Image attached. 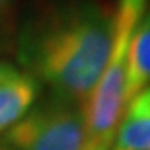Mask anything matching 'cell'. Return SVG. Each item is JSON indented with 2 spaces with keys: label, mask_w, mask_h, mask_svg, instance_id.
Masks as SVG:
<instances>
[{
  "label": "cell",
  "mask_w": 150,
  "mask_h": 150,
  "mask_svg": "<svg viewBox=\"0 0 150 150\" xmlns=\"http://www.w3.org/2000/svg\"><path fill=\"white\" fill-rule=\"evenodd\" d=\"M13 5L15 0H0V50L8 45L13 33Z\"/></svg>",
  "instance_id": "cell-6"
},
{
  "label": "cell",
  "mask_w": 150,
  "mask_h": 150,
  "mask_svg": "<svg viewBox=\"0 0 150 150\" xmlns=\"http://www.w3.org/2000/svg\"><path fill=\"white\" fill-rule=\"evenodd\" d=\"M147 87H150V8H145L130 38L125 85L127 105Z\"/></svg>",
  "instance_id": "cell-4"
},
{
  "label": "cell",
  "mask_w": 150,
  "mask_h": 150,
  "mask_svg": "<svg viewBox=\"0 0 150 150\" xmlns=\"http://www.w3.org/2000/svg\"><path fill=\"white\" fill-rule=\"evenodd\" d=\"M5 142L13 150H82L83 105L52 95L13 123L5 132Z\"/></svg>",
  "instance_id": "cell-3"
},
{
  "label": "cell",
  "mask_w": 150,
  "mask_h": 150,
  "mask_svg": "<svg viewBox=\"0 0 150 150\" xmlns=\"http://www.w3.org/2000/svg\"><path fill=\"white\" fill-rule=\"evenodd\" d=\"M17 72H18V69H17L15 65L0 60V80H2V79H7V77H10V75H15Z\"/></svg>",
  "instance_id": "cell-7"
},
{
  "label": "cell",
  "mask_w": 150,
  "mask_h": 150,
  "mask_svg": "<svg viewBox=\"0 0 150 150\" xmlns=\"http://www.w3.org/2000/svg\"><path fill=\"white\" fill-rule=\"evenodd\" d=\"M147 0H118L112 52L100 79L83 103L85 142L82 150H112L118 125L127 108V55L130 38Z\"/></svg>",
  "instance_id": "cell-2"
},
{
  "label": "cell",
  "mask_w": 150,
  "mask_h": 150,
  "mask_svg": "<svg viewBox=\"0 0 150 150\" xmlns=\"http://www.w3.org/2000/svg\"><path fill=\"white\" fill-rule=\"evenodd\" d=\"M115 10L97 0H59L28 17L17 57L52 95L83 105L112 52Z\"/></svg>",
  "instance_id": "cell-1"
},
{
  "label": "cell",
  "mask_w": 150,
  "mask_h": 150,
  "mask_svg": "<svg viewBox=\"0 0 150 150\" xmlns=\"http://www.w3.org/2000/svg\"><path fill=\"white\" fill-rule=\"evenodd\" d=\"M112 150H150V107L140 97L125 108Z\"/></svg>",
  "instance_id": "cell-5"
}]
</instances>
